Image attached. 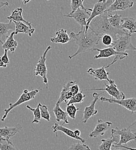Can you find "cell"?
Wrapping results in <instances>:
<instances>
[{
	"label": "cell",
	"mask_w": 136,
	"mask_h": 150,
	"mask_svg": "<svg viewBox=\"0 0 136 150\" xmlns=\"http://www.w3.org/2000/svg\"><path fill=\"white\" fill-rule=\"evenodd\" d=\"M112 125L113 123L111 122L104 121L101 119L98 120L95 128L89 133V137L96 139L99 136H103Z\"/></svg>",
	"instance_id": "7c38bea8"
},
{
	"label": "cell",
	"mask_w": 136,
	"mask_h": 150,
	"mask_svg": "<svg viewBox=\"0 0 136 150\" xmlns=\"http://www.w3.org/2000/svg\"><path fill=\"white\" fill-rule=\"evenodd\" d=\"M85 95H83L82 92H79L73 96H72L67 102V105L75 103H82L85 98Z\"/></svg>",
	"instance_id": "83f0119b"
},
{
	"label": "cell",
	"mask_w": 136,
	"mask_h": 150,
	"mask_svg": "<svg viewBox=\"0 0 136 150\" xmlns=\"http://www.w3.org/2000/svg\"><path fill=\"white\" fill-rule=\"evenodd\" d=\"M0 150H20L16 148L11 141L0 139Z\"/></svg>",
	"instance_id": "f1b7e54d"
},
{
	"label": "cell",
	"mask_w": 136,
	"mask_h": 150,
	"mask_svg": "<svg viewBox=\"0 0 136 150\" xmlns=\"http://www.w3.org/2000/svg\"><path fill=\"white\" fill-rule=\"evenodd\" d=\"M110 14L105 11L104 13L95 17L89 23V28L100 37L108 34L115 40L119 35L126 34L127 33L124 30L116 29L110 25L108 21Z\"/></svg>",
	"instance_id": "7a4b0ae2"
},
{
	"label": "cell",
	"mask_w": 136,
	"mask_h": 150,
	"mask_svg": "<svg viewBox=\"0 0 136 150\" xmlns=\"http://www.w3.org/2000/svg\"><path fill=\"white\" fill-rule=\"evenodd\" d=\"M91 11L92 9L88 8L86 9L78 8L74 12L64 15V16L74 19L80 25L81 30H83L86 27V21L90 16Z\"/></svg>",
	"instance_id": "ba28073f"
},
{
	"label": "cell",
	"mask_w": 136,
	"mask_h": 150,
	"mask_svg": "<svg viewBox=\"0 0 136 150\" xmlns=\"http://www.w3.org/2000/svg\"><path fill=\"white\" fill-rule=\"evenodd\" d=\"M94 51H97L99 54L94 57V59H97L100 58H107L113 56H116L120 53L116 52L114 49L112 47H109L103 49H100L98 48H95Z\"/></svg>",
	"instance_id": "cb8c5ba5"
},
{
	"label": "cell",
	"mask_w": 136,
	"mask_h": 150,
	"mask_svg": "<svg viewBox=\"0 0 136 150\" xmlns=\"http://www.w3.org/2000/svg\"><path fill=\"white\" fill-rule=\"evenodd\" d=\"M88 74L93 77L96 80H107L110 81V79L108 77L109 73L107 72L104 67L99 68H90L87 71Z\"/></svg>",
	"instance_id": "2e32d148"
},
{
	"label": "cell",
	"mask_w": 136,
	"mask_h": 150,
	"mask_svg": "<svg viewBox=\"0 0 136 150\" xmlns=\"http://www.w3.org/2000/svg\"><path fill=\"white\" fill-rule=\"evenodd\" d=\"M84 0H71V11L70 13L74 12L78 8H81L83 9H86L88 8L85 7L83 4Z\"/></svg>",
	"instance_id": "d6a6232c"
},
{
	"label": "cell",
	"mask_w": 136,
	"mask_h": 150,
	"mask_svg": "<svg viewBox=\"0 0 136 150\" xmlns=\"http://www.w3.org/2000/svg\"><path fill=\"white\" fill-rule=\"evenodd\" d=\"M134 2L132 0H114V2L107 9L106 12L112 13L114 11H125L131 8L133 6Z\"/></svg>",
	"instance_id": "4fadbf2b"
},
{
	"label": "cell",
	"mask_w": 136,
	"mask_h": 150,
	"mask_svg": "<svg viewBox=\"0 0 136 150\" xmlns=\"http://www.w3.org/2000/svg\"><path fill=\"white\" fill-rule=\"evenodd\" d=\"M22 126L18 124L14 127H7L0 128V139L9 141L10 139L19 133L22 129Z\"/></svg>",
	"instance_id": "5bb4252c"
},
{
	"label": "cell",
	"mask_w": 136,
	"mask_h": 150,
	"mask_svg": "<svg viewBox=\"0 0 136 150\" xmlns=\"http://www.w3.org/2000/svg\"><path fill=\"white\" fill-rule=\"evenodd\" d=\"M15 29V24L11 20H9L8 23L0 22V43L2 44L9 36V32L14 31Z\"/></svg>",
	"instance_id": "e0dca14e"
},
{
	"label": "cell",
	"mask_w": 136,
	"mask_h": 150,
	"mask_svg": "<svg viewBox=\"0 0 136 150\" xmlns=\"http://www.w3.org/2000/svg\"><path fill=\"white\" fill-rule=\"evenodd\" d=\"M39 93V90L38 89H33L31 91H29L28 90L26 89L23 90L22 94L20 96L19 98L18 99V100L15 102L14 103H10L9 104V108L7 109H4V114L2 116V118L1 119V121H4L5 118H6L8 114L11 112L14 108H16L17 106H19L20 105L28 102L29 100H32L33 99L35 98L36 96Z\"/></svg>",
	"instance_id": "3957f363"
},
{
	"label": "cell",
	"mask_w": 136,
	"mask_h": 150,
	"mask_svg": "<svg viewBox=\"0 0 136 150\" xmlns=\"http://www.w3.org/2000/svg\"><path fill=\"white\" fill-rule=\"evenodd\" d=\"M111 134L119 136V140L118 143L115 144L116 146H122L127 144L130 141L136 140V133H133L131 129H130V127L122 129L115 128L111 130Z\"/></svg>",
	"instance_id": "30bf717a"
},
{
	"label": "cell",
	"mask_w": 136,
	"mask_h": 150,
	"mask_svg": "<svg viewBox=\"0 0 136 150\" xmlns=\"http://www.w3.org/2000/svg\"><path fill=\"white\" fill-rule=\"evenodd\" d=\"M8 50H4V54L2 56L1 58V61L3 62V63L5 65H8L10 62V61H9V58L8 56Z\"/></svg>",
	"instance_id": "8d00e7d4"
},
{
	"label": "cell",
	"mask_w": 136,
	"mask_h": 150,
	"mask_svg": "<svg viewBox=\"0 0 136 150\" xmlns=\"http://www.w3.org/2000/svg\"><path fill=\"white\" fill-rule=\"evenodd\" d=\"M26 108L28 109L30 111H31L33 115H34V118L33 120L32 121V124H39L40 123V120L41 119V114H40V111H39V106L38 105H37L36 108H32L30 107L29 105H27Z\"/></svg>",
	"instance_id": "f546056e"
},
{
	"label": "cell",
	"mask_w": 136,
	"mask_h": 150,
	"mask_svg": "<svg viewBox=\"0 0 136 150\" xmlns=\"http://www.w3.org/2000/svg\"><path fill=\"white\" fill-rule=\"evenodd\" d=\"M114 50L119 53H126L127 50H136V47L131 42V35L128 33L119 35L115 40H114L111 46Z\"/></svg>",
	"instance_id": "277c9868"
},
{
	"label": "cell",
	"mask_w": 136,
	"mask_h": 150,
	"mask_svg": "<svg viewBox=\"0 0 136 150\" xmlns=\"http://www.w3.org/2000/svg\"><path fill=\"white\" fill-rule=\"evenodd\" d=\"M67 150H91V149L88 145L80 142L71 145Z\"/></svg>",
	"instance_id": "836d02e7"
},
{
	"label": "cell",
	"mask_w": 136,
	"mask_h": 150,
	"mask_svg": "<svg viewBox=\"0 0 136 150\" xmlns=\"http://www.w3.org/2000/svg\"><path fill=\"white\" fill-rule=\"evenodd\" d=\"M109 83L107 84H105V88H90V89H82L81 91H106L108 94H109L112 98L115 99H123L125 98L126 96L125 94L123 92L119 91L117 88V84L115 83V81L113 80H110L108 81Z\"/></svg>",
	"instance_id": "52a82bcc"
},
{
	"label": "cell",
	"mask_w": 136,
	"mask_h": 150,
	"mask_svg": "<svg viewBox=\"0 0 136 150\" xmlns=\"http://www.w3.org/2000/svg\"><path fill=\"white\" fill-rule=\"evenodd\" d=\"M14 35L15 32H12L2 43V46L4 50L5 49L8 51H10L12 53L15 52L18 47V42L14 39Z\"/></svg>",
	"instance_id": "7402d4cb"
},
{
	"label": "cell",
	"mask_w": 136,
	"mask_h": 150,
	"mask_svg": "<svg viewBox=\"0 0 136 150\" xmlns=\"http://www.w3.org/2000/svg\"><path fill=\"white\" fill-rule=\"evenodd\" d=\"M75 83H76L75 81L70 80L63 86V87L61 90V91L60 93V96L57 100V102L58 103L61 104L62 102H64L67 103V102L68 101V100L72 96H73V95L70 92V87L72 85L74 84Z\"/></svg>",
	"instance_id": "ac0fdd59"
},
{
	"label": "cell",
	"mask_w": 136,
	"mask_h": 150,
	"mask_svg": "<svg viewBox=\"0 0 136 150\" xmlns=\"http://www.w3.org/2000/svg\"><path fill=\"white\" fill-rule=\"evenodd\" d=\"M114 0H107L105 2H103L102 0H99L95 4L93 8L92 9L90 16L87 20L85 31H88L89 29V24L90 21L95 17L104 13L114 2Z\"/></svg>",
	"instance_id": "8992f818"
},
{
	"label": "cell",
	"mask_w": 136,
	"mask_h": 150,
	"mask_svg": "<svg viewBox=\"0 0 136 150\" xmlns=\"http://www.w3.org/2000/svg\"><path fill=\"white\" fill-rule=\"evenodd\" d=\"M38 105L39 106V111L41 118H43L47 121H49L51 119V115L48 111V107L46 105H42L41 103H39Z\"/></svg>",
	"instance_id": "4dcf8cb0"
},
{
	"label": "cell",
	"mask_w": 136,
	"mask_h": 150,
	"mask_svg": "<svg viewBox=\"0 0 136 150\" xmlns=\"http://www.w3.org/2000/svg\"><path fill=\"white\" fill-rule=\"evenodd\" d=\"M122 15H117V13L114 15L110 13L108 17V21L113 27L116 29L122 30L120 27L122 23Z\"/></svg>",
	"instance_id": "4316f807"
},
{
	"label": "cell",
	"mask_w": 136,
	"mask_h": 150,
	"mask_svg": "<svg viewBox=\"0 0 136 150\" xmlns=\"http://www.w3.org/2000/svg\"><path fill=\"white\" fill-rule=\"evenodd\" d=\"M51 46H48L46 50L44 51L42 56L39 58V60L36 64V67L35 68L34 74L36 76H41L42 79L43 83L46 84V88H48V80L47 78L48 74V69L46 65V55L48 52L51 49Z\"/></svg>",
	"instance_id": "5b68a950"
},
{
	"label": "cell",
	"mask_w": 136,
	"mask_h": 150,
	"mask_svg": "<svg viewBox=\"0 0 136 150\" xmlns=\"http://www.w3.org/2000/svg\"><path fill=\"white\" fill-rule=\"evenodd\" d=\"M22 13H23L22 8H18L14 9L12 12L11 15L7 17V19H8L9 20H11L12 21L23 22L25 24H27L28 25H31V23H30L29 21L24 19L23 16H22Z\"/></svg>",
	"instance_id": "484cf974"
},
{
	"label": "cell",
	"mask_w": 136,
	"mask_h": 150,
	"mask_svg": "<svg viewBox=\"0 0 136 150\" xmlns=\"http://www.w3.org/2000/svg\"><path fill=\"white\" fill-rule=\"evenodd\" d=\"M53 112L55 114V115L56 117V120L57 122H59L63 121V124H69V122L68 121V115L67 112L61 109L60 104L58 102L56 103L53 109Z\"/></svg>",
	"instance_id": "d4e9b609"
},
{
	"label": "cell",
	"mask_w": 136,
	"mask_h": 150,
	"mask_svg": "<svg viewBox=\"0 0 136 150\" xmlns=\"http://www.w3.org/2000/svg\"><path fill=\"white\" fill-rule=\"evenodd\" d=\"M22 1V4H27V3H28L30 1H31V0H21Z\"/></svg>",
	"instance_id": "b9f144b4"
},
{
	"label": "cell",
	"mask_w": 136,
	"mask_h": 150,
	"mask_svg": "<svg viewBox=\"0 0 136 150\" xmlns=\"http://www.w3.org/2000/svg\"><path fill=\"white\" fill-rule=\"evenodd\" d=\"M50 40L54 43L65 44L71 42V37L66 30L61 28L56 32V37L51 38Z\"/></svg>",
	"instance_id": "ffe728a7"
},
{
	"label": "cell",
	"mask_w": 136,
	"mask_h": 150,
	"mask_svg": "<svg viewBox=\"0 0 136 150\" xmlns=\"http://www.w3.org/2000/svg\"><path fill=\"white\" fill-rule=\"evenodd\" d=\"M128 57V53L126 52V53H119V54L115 56V57L113 59V61L110 63L109 64H108L107 66L104 67L105 69L110 67L111 66H112L114 64H115L116 62H117L118 60H122V59H123L125 58H127Z\"/></svg>",
	"instance_id": "e575fe53"
},
{
	"label": "cell",
	"mask_w": 136,
	"mask_h": 150,
	"mask_svg": "<svg viewBox=\"0 0 136 150\" xmlns=\"http://www.w3.org/2000/svg\"><path fill=\"white\" fill-rule=\"evenodd\" d=\"M103 93L101 94H98L97 93L95 92L93 94V100L92 101L91 103L89 106H86L83 111V115L82 119V122L83 124H86L87 121L89 120L90 118H91L93 116H95L98 113V110L95 109V105L97 102V100L99 99V96L103 94Z\"/></svg>",
	"instance_id": "8fae6325"
},
{
	"label": "cell",
	"mask_w": 136,
	"mask_h": 150,
	"mask_svg": "<svg viewBox=\"0 0 136 150\" xmlns=\"http://www.w3.org/2000/svg\"><path fill=\"white\" fill-rule=\"evenodd\" d=\"M15 25V35L19 33L27 34L29 37H31L35 31V28L31 25H28L23 22L21 21H13Z\"/></svg>",
	"instance_id": "d6986e66"
},
{
	"label": "cell",
	"mask_w": 136,
	"mask_h": 150,
	"mask_svg": "<svg viewBox=\"0 0 136 150\" xmlns=\"http://www.w3.org/2000/svg\"><path fill=\"white\" fill-rule=\"evenodd\" d=\"M113 147H111V150H122V149H120V147H118L115 146L114 144H113Z\"/></svg>",
	"instance_id": "f35d334b"
},
{
	"label": "cell",
	"mask_w": 136,
	"mask_h": 150,
	"mask_svg": "<svg viewBox=\"0 0 136 150\" xmlns=\"http://www.w3.org/2000/svg\"><path fill=\"white\" fill-rule=\"evenodd\" d=\"M52 129L53 132H54V133L56 134V136L58 137V135H57V132L60 131L62 133H64L66 135L68 136V137H71V138H73L74 139H75V140H77L80 141V142L82 143H85L86 142V140L82 138V137H80V136H77L73 131L64 127L63 125H59L58 123H55L52 127Z\"/></svg>",
	"instance_id": "9a60e30c"
},
{
	"label": "cell",
	"mask_w": 136,
	"mask_h": 150,
	"mask_svg": "<svg viewBox=\"0 0 136 150\" xmlns=\"http://www.w3.org/2000/svg\"><path fill=\"white\" fill-rule=\"evenodd\" d=\"M100 100L103 102H107L110 103L117 104L129 111L131 112L132 114L136 112V100L135 98H130L123 99H115L114 98H107L106 97L102 96L100 98Z\"/></svg>",
	"instance_id": "9c48e42d"
},
{
	"label": "cell",
	"mask_w": 136,
	"mask_h": 150,
	"mask_svg": "<svg viewBox=\"0 0 136 150\" xmlns=\"http://www.w3.org/2000/svg\"><path fill=\"white\" fill-rule=\"evenodd\" d=\"M46 1H49V0H46Z\"/></svg>",
	"instance_id": "ee69618b"
},
{
	"label": "cell",
	"mask_w": 136,
	"mask_h": 150,
	"mask_svg": "<svg viewBox=\"0 0 136 150\" xmlns=\"http://www.w3.org/2000/svg\"><path fill=\"white\" fill-rule=\"evenodd\" d=\"M79 109L77 108L74 104H70L67 106L66 112L68 116H69L71 119L75 120L76 117L77 112H78Z\"/></svg>",
	"instance_id": "1f68e13d"
},
{
	"label": "cell",
	"mask_w": 136,
	"mask_h": 150,
	"mask_svg": "<svg viewBox=\"0 0 136 150\" xmlns=\"http://www.w3.org/2000/svg\"><path fill=\"white\" fill-rule=\"evenodd\" d=\"M101 39L102 40V43L107 46H111L114 41L111 36L108 34H105L103 35L101 38Z\"/></svg>",
	"instance_id": "d590c367"
},
{
	"label": "cell",
	"mask_w": 136,
	"mask_h": 150,
	"mask_svg": "<svg viewBox=\"0 0 136 150\" xmlns=\"http://www.w3.org/2000/svg\"><path fill=\"white\" fill-rule=\"evenodd\" d=\"M9 5V3L8 2H2V1H0V9L5 6H8Z\"/></svg>",
	"instance_id": "74e56055"
},
{
	"label": "cell",
	"mask_w": 136,
	"mask_h": 150,
	"mask_svg": "<svg viewBox=\"0 0 136 150\" xmlns=\"http://www.w3.org/2000/svg\"><path fill=\"white\" fill-rule=\"evenodd\" d=\"M119 136L111 134V137L105 139L101 140V144L98 146V150H111L114 144L118 143Z\"/></svg>",
	"instance_id": "603a6c76"
},
{
	"label": "cell",
	"mask_w": 136,
	"mask_h": 150,
	"mask_svg": "<svg viewBox=\"0 0 136 150\" xmlns=\"http://www.w3.org/2000/svg\"><path fill=\"white\" fill-rule=\"evenodd\" d=\"M6 67H7V65L3 63V62L1 61V58H0V68H6Z\"/></svg>",
	"instance_id": "ab89813d"
},
{
	"label": "cell",
	"mask_w": 136,
	"mask_h": 150,
	"mask_svg": "<svg viewBox=\"0 0 136 150\" xmlns=\"http://www.w3.org/2000/svg\"><path fill=\"white\" fill-rule=\"evenodd\" d=\"M120 28L122 30H128V34L129 35L136 33V19L132 17L122 18V23Z\"/></svg>",
	"instance_id": "44dd1931"
},
{
	"label": "cell",
	"mask_w": 136,
	"mask_h": 150,
	"mask_svg": "<svg viewBox=\"0 0 136 150\" xmlns=\"http://www.w3.org/2000/svg\"><path fill=\"white\" fill-rule=\"evenodd\" d=\"M74 133H75L77 136H80V131L79 130H78V129H75V131H74Z\"/></svg>",
	"instance_id": "60d3db41"
},
{
	"label": "cell",
	"mask_w": 136,
	"mask_h": 150,
	"mask_svg": "<svg viewBox=\"0 0 136 150\" xmlns=\"http://www.w3.org/2000/svg\"><path fill=\"white\" fill-rule=\"evenodd\" d=\"M70 36L71 41L73 40L78 46L77 52L74 54L69 56L70 59L85 52L94 51V49L96 48L101 39V37L97 36L89 28L88 31H85V28L80 30L77 34L71 32Z\"/></svg>",
	"instance_id": "6da1fadb"
},
{
	"label": "cell",
	"mask_w": 136,
	"mask_h": 150,
	"mask_svg": "<svg viewBox=\"0 0 136 150\" xmlns=\"http://www.w3.org/2000/svg\"><path fill=\"white\" fill-rule=\"evenodd\" d=\"M102 1H103V2H105V1H107V0H102Z\"/></svg>",
	"instance_id": "7bdbcfd3"
}]
</instances>
